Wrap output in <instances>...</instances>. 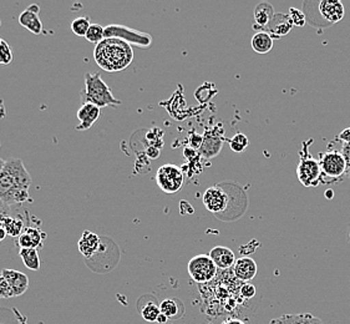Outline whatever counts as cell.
<instances>
[{
  "instance_id": "obj_1",
  "label": "cell",
  "mask_w": 350,
  "mask_h": 324,
  "mask_svg": "<svg viewBox=\"0 0 350 324\" xmlns=\"http://www.w3.org/2000/svg\"><path fill=\"white\" fill-rule=\"evenodd\" d=\"M31 176L21 159H8L0 172V200L12 206L28 202L31 200L29 189Z\"/></svg>"
},
{
  "instance_id": "obj_2",
  "label": "cell",
  "mask_w": 350,
  "mask_h": 324,
  "mask_svg": "<svg viewBox=\"0 0 350 324\" xmlns=\"http://www.w3.org/2000/svg\"><path fill=\"white\" fill-rule=\"evenodd\" d=\"M94 59L103 70L109 72L122 71L133 63V50L126 42L109 38L95 46Z\"/></svg>"
},
{
  "instance_id": "obj_3",
  "label": "cell",
  "mask_w": 350,
  "mask_h": 324,
  "mask_svg": "<svg viewBox=\"0 0 350 324\" xmlns=\"http://www.w3.org/2000/svg\"><path fill=\"white\" fill-rule=\"evenodd\" d=\"M81 96L85 103L98 106L100 109L106 106L121 105V101L113 96L111 89L105 84L100 72L85 74V90Z\"/></svg>"
},
{
  "instance_id": "obj_4",
  "label": "cell",
  "mask_w": 350,
  "mask_h": 324,
  "mask_svg": "<svg viewBox=\"0 0 350 324\" xmlns=\"http://www.w3.org/2000/svg\"><path fill=\"white\" fill-rule=\"evenodd\" d=\"M109 38H116L139 48H148L152 44V36L148 33H142L120 24H110L105 27V39Z\"/></svg>"
},
{
  "instance_id": "obj_5",
  "label": "cell",
  "mask_w": 350,
  "mask_h": 324,
  "mask_svg": "<svg viewBox=\"0 0 350 324\" xmlns=\"http://www.w3.org/2000/svg\"><path fill=\"white\" fill-rule=\"evenodd\" d=\"M297 176L304 187H317L322 181V170L319 161L309 156L308 151H304L301 161L297 167Z\"/></svg>"
},
{
  "instance_id": "obj_6",
  "label": "cell",
  "mask_w": 350,
  "mask_h": 324,
  "mask_svg": "<svg viewBox=\"0 0 350 324\" xmlns=\"http://www.w3.org/2000/svg\"><path fill=\"white\" fill-rule=\"evenodd\" d=\"M321 170H322V181L328 178V183L333 180H338L342 176H345V170H347V163L344 159L343 154L339 151L330 150L321 155L319 160Z\"/></svg>"
},
{
  "instance_id": "obj_7",
  "label": "cell",
  "mask_w": 350,
  "mask_h": 324,
  "mask_svg": "<svg viewBox=\"0 0 350 324\" xmlns=\"http://www.w3.org/2000/svg\"><path fill=\"white\" fill-rule=\"evenodd\" d=\"M187 271L189 277L197 283L210 282L217 275V267L208 254H197L191 258Z\"/></svg>"
},
{
  "instance_id": "obj_8",
  "label": "cell",
  "mask_w": 350,
  "mask_h": 324,
  "mask_svg": "<svg viewBox=\"0 0 350 324\" xmlns=\"http://www.w3.org/2000/svg\"><path fill=\"white\" fill-rule=\"evenodd\" d=\"M183 170L176 165H163L157 170L156 183L165 193H176L183 186Z\"/></svg>"
},
{
  "instance_id": "obj_9",
  "label": "cell",
  "mask_w": 350,
  "mask_h": 324,
  "mask_svg": "<svg viewBox=\"0 0 350 324\" xmlns=\"http://www.w3.org/2000/svg\"><path fill=\"white\" fill-rule=\"evenodd\" d=\"M203 204L208 211L219 216L227 208L230 196L221 186H212L203 193Z\"/></svg>"
},
{
  "instance_id": "obj_10",
  "label": "cell",
  "mask_w": 350,
  "mask_h": 324,
  "mask_svg": "<svg viewBox=\"0 0 350 324\" xmlns=\"http://www.w3.org/2000/svg\"><path fill=\"white\" fill-rule=\"evenodd\" d=\"M318 12L322 16L324 23L329 27L332 24H336L342 21L345 14L344 5L338 0H322L318 1Z\"/></svg>"
},
{
  "instance_id": "obj_11",
  "label": "cell",
  "mask_w": 350,
  "mask_h": 324,
  "mask_svg": "<svg viewBox=\"0 0 350 324\" xmlns=\"http://www.w3.org/2000/svg\"><path fill=\"white\" fill-rule=\"evenodd\" d=\"M1 275L9 283L12 292H13V297L21 296L28 291L29 278L25 273H23L21 271H16V269L4 268L1 271Z\"/></svg>"
},
{
  "instance_id": "obj_12",
  "label": "cell",
  "mask_w": 350,
  "mask_h": 324,
  "mask_svg": "<svg viewBox=\"0 0 350 324\" xmlns=\"http://www.w3.org/2000/svg\"><path fill=\"white\" fill-rule=\"evenodd\" d=\"M100 116H101V109L100 107L89 104V103H84L77 110L79 125L77 126V130H79V131L89 130L98 120Z\"/></svg>"
},
{
  "instance_id": "obj_13",
  "label": "cell",
  "mask_w": 350,
  "mask_h": 324,
  "mask_svg": "<svg viewBox=\"0 0 350 324\" xmlns=\"http://www.w3.org/2000/svg\"><path fill=\"white\" fill-rule=\"evenodd\" d=\"M39 10H40L39 5L33 4L19 15V24L21 27L28 29L30 33L36 36H40L42 33V23L39 19Z\"/></svg>"
},
{
  "instance_id": "obj_14",
  "label": "cell",
  "mask_w": 350,
  "mask_h": 324,
  "mask_svg": "<svg viewBox=\"0 0 350 324\" xmlns=\"http://www.w3.org/2000/svg\"><path fill=\"white\" fill-rule=\"evenodd\" d=\"M46 237L45 233L42 232V230L36 228V227H25L24 232L15 241L16 247L21 248H36L39 249L42 247V241Z\"/></svg>"
},
{
  "instance_id": "obj_15",
  "label": "cell",
  "mask_w": 350,
  "mask_h": 324,
  "mask_svg": "<svg viewBox=\"0 0 350 324\" xmlns=\"http://www.w3.org/2000/svg\"><path fill=\"white\" fill-rule=\"evenodd\" d=\"M257 263L251 257H241L233 266V275L242 282L248 283L257 275Z\"/></svg>"
},
{
  "instance_id": "obj_16",
  "label": "cell",
  "mask_w": 350,
  "mask_h": 324,
  "mask_svg": "<svg viewBox=\"0 0 350 324\" xmlns=\"http://www.w3.org/2000/svg\"><path fill=\"white\" fill-rule=\"evenodd\" d=\"M77 247H79L80 254H83L85 258L90 260L92 257L98 254V249L101 247V241L96 233L86 230L77 242Z\"/></svg>"
},
{
  "instance_id": "obj_17",
  "label": "cell",
  "mask_w": 350,
  "mask_h": 324,
  "mask_svg": "<svg viewBox=\"0 0 350 324\" xmlns=\"http://www.w3.org/2000/svg\"><path fill=\"white\" fill-rule=\"evenodd\" d=\"M292 28H293V23L291 21L289 15L274 14L265 30H267L266 33L269 36H273V38H282L287 36Z\"/></svg>"
},
{
  "instance_id": "obj_18",
  "label": "cell",
  "mask_w": 350,
  "mask_h": 324,
  "mask_svg": "<svg viewBox=\"0 0 350 324\" xmlns=\"http://www.w3.org/2000/svg\"><path fill=\"white\" fill-rule=\"evenodd\" d=\"M211 260L215 263L216 267L219 269H228L233 267L236 263V256L234 252L228 247L216 246L211 249Z\"/></svg>"
},
{
  "instance_id": "obj_19",
  "label": "cell",
  "mask_w": 350,
  "mask_h": 324,
  "mask_svg": "<svg viewBox=\"0 0 350 324\" xmlns=\"http://www.w3.org/2000/svg\"><path fill=\"white\" fill-rule=\"evenodd\" d=\"M271 324H324L321 318L315 317L310 313L299 314H283L273 319Z\"/></svg>"
},
{
  "instance_id": "obj_20",
  "label": "cell",
  "mask_w": 350,
  "mask_h": 324,
  "mask_svg": "<svg viewBox=\"0 0 350 324\" xmlns=\"http://www.w3.org/2000/svg\"><path fill=\"white\" fill-rule=\"evenodd\" d=\"M274 16L273 7L269 3H260L254 9V29H266L268 23Z\"/></svg>"
},
{
  "instance_id": "obj_21",
  "label": "cell",
  "mask_w": 350,
  "mask_h": 324,
  "mask_svg": "<svg viewBox=\"0 0 350 324\" xmlns=\"http://www.w3.org/2000/svg\"><path fill=\"white\" fill-rule=\"evenodd\" d=\"M251 45L257 54H267L273 49V38L266 31H258L253 36Z\"/></svg>"
},
{
  "instance_id": "obj_22",
  "label": "cell",
  "mask_w": 350,
  "mask_h": 324,
  "mask_svg": "<svg viewBox=\"0 0 350 324\" xmlns=\"http://www.w3.org/2000/svg\"><path fill=\"white\" fill-rule=\"evenodd\" d=\"M160 310L162 314L168 319V318L180 317L185 312L183 310L185 307L183 302L177 298H166L160 303Z\"/></svg>"
},
{
  "instance_id": "obj_23",
  "label": "cell",
  "mask_w": 350,
  "mask_h": 324,
  "mask_svg": "<svg viewBox=\"0 0 350 324\" xmlns=\"http://www.w3.org/2000/svg\"><path fill=\"white\" fill-rule=\"evenodd\" d=\"M19 257L21 258L25 267L31 269V271H39L42 262H40V256L39 251L36 248H21L19 249Z\"/></svg>"
},
{
  "instance_id": "obj_24",
  "label": "cell",
  "mask_w": 350,
  "mask_h": 324,
  "mask_svg": "<svg viewBox=\"0 0 350 324\" xmlns=\"http://www.w3.org/2000/svg\"><path fill=\"white\" fill-rule=\"evenodd\" d=\"M0 226L7 231L9 236L18 239L21 233L24 232L25 226L24 221L19 217H13V216H8L5 219L0 222Z\"/></svg>"
},
{
  "instance_id": "obj_25",
  "label": "cell",
  "mask_w": 350,
  "mask_h": 324,
  "mask_svg": "<svg viewBox=\"0 0 350 324\" xmlns=\"http://www.w3.org/2000/svg\"><path fill=\"white\" fill-rule=\"evenodd\" d=\"M141 317L144 318L148 323H154L161 314L160 306L154 301H148L144 306L140 307Z\"/></svg>"
},
{
  "instance_id": "obj_26",
  "label": "cell",
  "mask_w": 350,
  "mask_h": 324,
  "mask_svg": "<svg viewBox=\"0 0 350 324\" xmlns=\"http://www.w3.org/2000/svg\"><path fill=\"white\" fill-rule=\"evenodd\" d=\"M85 39L88 42H94L98 45V42H101L105 39V28L101 27L100 24H92L86 33Z\"/></svg>"
},
{
  "instance_id": "obj_27",
  "label": "cell",
  "mask_w": 350,
  "mask_h": 324,
  "mask_svg": "<svg viewBox=\"0 0 350 324\" xmlns=\"http://www.w3.org/2000/svg\"><path fill=\"white\" fill-rule=\"evenodd\" d=\"M90 19L88 16H80L74 19L71 23V30L77 36H86L88 30L90 28Z\"/></svg>"
},
{
  "instance_id": "obj_28",
  "label": "cell",
  "mask_w": 350,
  "mask_h": 324,
  "mask_svg": "<svg viewBox=\"0 0 350 324\" xmlns=\"http://www.w3.org/2000/svg\"><path fill=\"white\" fill-rule=\"evenodd\" d=\"M248 145H250L248 137L241 133L234 135L230 140V146L233 152H243L245 151V148H248Z\"/></svg>"
},
{
  "instance_id": "obj_29",
  "label": "cell",
  "mask_w": 350,
  "mask_h": 324,
  "mask_svg": "<svg viewBox=\"0 0 350 324\" xmlns=\"http://www.w3.org/2000/svg\"><path fill=\"white\" fill-rule=\"evenodd\" d=\"M12 62H13L12 48L9 46V44L3 38H0V64L8 65Z\"/></svg>"
},
{
  "instance_id": "obj_30",
  "label": "cell",
  "mask_w": 350,
  "mask_h": 324,
  "mask_svg": "<svg viewBox=\"0 0 350 324\" xmlns=\"http://www.w3.org/2000/svg\"><path fill=\"white\" fill-rule=\"evenodd\" d=\"M288 15H289L291 21H292L293 25H295V27H303L307 23V18H306L304 13L299 10V9H297V8H291L289 9V14Z\"/></svg>"
},
{
  "instance_id": "obj_31",
  "label": "cell",
  "mask_w": 350,
  "mask_h": 324,
  "mask_svg": "<svg viewBox=\"0 0 350 324\" xmlns=\"http://www.w3.org/2000/svg\"><path fill=\"white\" fill-rule=\"evenodd\" d=\"M0 298L8 299V298H13V292L9 286L7 280L0 273Z\"/></svg>"
},
{
  "instance_id": "obj_32",
  "label": "cell",
  "mask_w": 350,
  "mask_h": 324,
  "mask_svg": "<svg viewBox=\"0 0 350 324\" xmlns=\"http://www.w3.org/2000/svg\"><path fill=\"white\" fill-rule=\"evenodd\" d=\"M239 293H241V296L245 298V299H251V298L256 296V287H254L253 284H251V283H245V284L241 287Z\"/></svg>"
},
{
  "instance_id": "obj_33",
  "label": "cell",
  "mask_w": 350,
  "mask_h": 324,
  "mask_svg": "<svg viewBox=\"0 0 350 324\" xmlns=\"http://www.w3.org/2000/svg\"><path fill=\"white\" fill-rule=\"evenodd\" d=\"M342 154H343L344 159H345V163H347L345 176L348 177V178H350V145H348V144H343Z\"/></svg>"
},
{
  "instance_id": "obj_34",
  "label": "cell",
  "mask_w": 350,
  "mask_h": 324,
  "mask_svg": "<svg viewBox=\"0 0 350 324\" xmlns=\"http://www.w3.org/2000/svg\"><path fill=\"white\" fill-rule=\"evenodd\" d=\"M8 216H12V207L0 200V222Z\"/></svg>"
},
{
  "instance_id": "obj_35",
  "label": "cell",
  "mask_w": 350,
  "mask_h": 324,
  "mask_svg": "<svg viewBox=\"0 0 350 324\" xmlns=\"http://www.w3.org/2000/svg\"><path fill=\"white\" fill-rule=\"evenodd\" d=\"M338 140H340L343 144L350 145V127L344 129L343 131L338 135Z\"/></svg>"
},
{
  "instance_id": "obj_36",
  "label": "cell",
  "mask_w": 350,
  "mask_h": 324,
  "mask_svg": "<svg viewBox=\"0 0 350 324\" xmlns=\"http://www.w3.org/2000/svg\"><path fill=\"white\" fill-rule=\"evenodd\" d=\"M222 324H245V322H242L241 319H236V318H228L226 319Z\"/></svg>"
},
{
  "instance_id": "obj_37",
  "label": "cell",
  "mask_w": 350,
  "mask_h": 324,
  "mask_svg": "<svg viewBox=\"0 0 350 324\" xmlns=\"http://www.w3.org/2000/svg\"><path fill=\"white\" fill-rule=\"evenodd\" d=\"M7 231L0 226V242H3V241L5 240V237H7Z\"/></svg>"
},
{
  "instance_id": "obj_38",
  "label": "cell",
  "mask_w": 350,
  "mask_h": 324,
  "mask_svg": "<svg viewBox=\"0 0 350 324\" xmlns=\"http://www.w3.org/2000/svg\"><path fill=\"white\" fill-rule=\"evenodd\" d=\"M167 321V318L165 317L163 314H160V317H159V319H157V323H165Z\"/></svg>"
},
{
  "instance_id": "obj_39",
  "label": "cell",
  "mask_w": 350,
  "mask_h": 324,
  "mask_svg": "<svg viewBox=\"0 0 350 324\" xmlns=\"http://www.w3.org/2000/svg\"><path fill=\"white\" fill-rule=\"evenodd\" d=\"M325 196H327L328 200H330V198L334 196V192H333V191H327V192H325Z\"/></svg>"
},
{
  "instance_id": "obj_40",
  "label": "cell",
  "mask_w": 350,
  "mask_h": 324,
  "mask_svg": "<svg viewBox=\"0 0 350 324\" xmlns=\"http://www.w3.org/2000/svg\"><path fill=\"white\" fill-rule=\"evenodd\" d=\"M4 166H5V160L0 159V172L3 171V169H4Z\"/></svg>"
},
{
  "instance_id": "obj_41",
  "label": "cell",
  "mask_w": 350,
  "mask_h": 324,
  "mask_svg": "<svg viewBox=\"0 0 350 324\" xmlns=\"http://www.w3.org/2000/svg\"><path fill=\"white\" fill-rule=\"evenodd\" d=\"M348 241H349V243H350V227H349V231H348Z\"/></svg>"
},
{
  "instance_id": "obj_42",
  "label": "cell",
  "mask_w": 350,
  "mask_h": 324,
  "mask_svg": "<svg viewBox=\"0 0 350 324\" xmlns=\"http://www.w3.org/2000/svg\"><path fill=\"white\" fill-rule=\"evenodd\" d=\"M0 148H1V142H0Z\"/></svg>"
},
{
  "instance_id": "obj_43",
  "label": "cell",
  "mask_w": 350,
  "mask_h": 324,
  "mask_svg": "<svg viewBox=\"0 0 350 324\" xmlns=\"http://www.w3.org/2000/svg\"><path fill=\"white\" fill-rule=\"evenodd\" d=\"M0 324H5V323H0Z\"/></svg>"
}]
</instances>
